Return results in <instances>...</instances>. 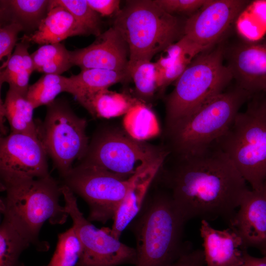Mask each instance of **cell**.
<instances>
[{
  "label": "cell",
  "mask_w": 266,
  "mask_h": 266,
  "mask_svg": "<svg viewBox=\"0 0 266 266\" xmlns=\"http://www.w3.org/2000/svg\"><path fill=\"white\" fill-rule=\"evenodd\" d=\"M169 155L173 161L168 166L163 163L155 180L185 221L221 218L229 223L248 188L227 155L216 142L194 153Z\"/></svg>",
  "instance_id": "6da1fadb"
},
{
  "label": "cell",
  "mask_w": 266,
  "mask_h": 266,
  "mask_svg": "<svg viewBox=\"0 0 266 266\" xmlns=\"http://www.w3.org/2000/svg\"><path fill=\"white\" fill-rule=\"evenodd\" d=\"M0 186L6 192L0 200L3 219L37 250L47 251L49 243L39 238L44 223L48 221L52 225L63 224L69 216L65 206L59 203L62 186L49 175L1 181Z\"/></svg>",
  "instance_id": "7a4b0ae2"
},
{
  "label": "cell",
  "mask_w": 266,
  "mask_h": 266,
  "mask_svg": "<svg viewBox=\"0 0 266 266\" xmlns=\"http://www.w3.org/2000/svg\"><path fill=\"white\" fill-rule=\"evenodd\" d=\"M185 220L169 194L159 190L148 194L129 226L136 241L135 266H168L183 253Z\"/></svg>",
  "instance_id": "3957f363"
},
{
  "label": "cell",
  "mask_w": 266,
  "mask_h": 266,
  "mask_svg": "<svg viewBox=\"0 0 266 266\" xmlns=\"http://www.w3.org/2000/svg\"><path fill=\"white\" fill-rule=\"evenodd\" d=\"M248 101L215 142L252 190L262 191L266 181V91Z\"/></svg>",
  "instance_id": "277c9868"
},
{
  "label": "cell",
  "mask_w": 266,
  "mask_h": 266,
  "mask_svg": "<svg viewBox=\"0 0 266 266\" xmlns=\"http://www.w3.org/2000/svg\"><path fill=\"white\" fill-rule=\"evenodd\" d=\"M210 49L195 57L175 81V87L166 100L165 133L224 92L233 79L224 64V47Z\"/></svg>",
  "instance_id": "5b68a950"
},
{
  "label": "cell",
  "mask_w": 266,
  "mask_h": 266,
  "mask_svg": "<svg viewBox=\"0 0 266 266\" xmlns=\"http://www.w3.org/2000/svg\"><path fill=\"white\" fill-rule=\"evenodd\" d=\"M184 25L154 0H134L127 1L115 15L113 27L127 44L129 66L138 62L151 61L155 55L184 34Z\"/></svg>",
  "instance_id": "8992f818"
},
{
  "label": "cell",
  "mask_w": 266,
  "mask_h": 266,
  "mask_svg": "<svg viewBox=\"0 0 266 266\" xmlns=\"http://www.w3.org/2000/svg\"><path fill=\"white\" fill-rule=\"evenodd\" d=\"M251 97L236 86L216 96L165 133L166 148L170 154L184 155L210 146L227 131L240 107Z\"/></svg>",
  "instance_id": "52a82bcc"
},
{
  "label": "cell",
  "mask_w": 266,
  "mask_h": 266,
  "mask_svg": "<svg viewBox=\"0 0 266 266\" xmlns=\"http://www.w3.org/2000/svg\"><path fill=\"white\" fill-rule=\"evenodd\" d=\"M169 152L131 136L123 128L106 125L95 133L81 164L93 166L128 179L160 160Z\"/></svg>",
  "instance_id": "ba28073f"
},
{
  "label": "cell",
  "mask_w": 266,
  "mask_h": 266,
  "mask_svg": "<svg viewBox=\"0 0 266 266\" xmlns=\"http://www.w3.org/2000/svg\"><path fill=\"white\" fill-rule=\"evenodd\" d=\"M46 106L44 121L38 123L39 137L55 168L64 177L73 168V162L81 160L87 151V123L65 100L56 99Z\"/></svg>",
  "instance_id": "9c48e42d"
},
{
  "label": "cell",
  "mask_w": 266,
  "mask_h": 266,
  "mask_svg": "<svg viewBox=\"0 0 266 266\" xmlns=\"http://www.w3.org/2000/svg\"><path fill=\"white\" fill-rule=\"evenodd\" d=\"M135 174L128 179L93 166L80 164L64 178V185L88 204V219L102 223L113 219L132 185Z\"/></svg>",
  "instance_id": "30bf717a"
},
{
  "label": "cell",
  "mask_w": 266,
  "mask_h": 266,
  "mask_svg": "<svg viewBox=\"0 0 266 266\" xmlns=\"http://www.w3.org/2000/svg\"><path fill=\"white\" fill-rule=\"evenodd\" d=\"M61 190L64 206L72 220V227L81 247L80 256L76 266L135 265V249L111 235L110 229H99L95 227L80 211L73 192L64 184L61 186Z\"/></svg>",
  "instance_id": "8fae6325"
},
{
  "label": "cell",
  "mask_w": 266,
  "mask_h": 266,
  "mask_svg": "<svg viewBox=\"0 0 266 266\" xmlns=\"http://www.w3.org/2000/svg\"><path fill=\"white\" fill-rule=\"evenodd\" d=\"M47 155L38 137L10 133L1 137V181L17 178H40L50 175Z\"/></svg>",
  "instance_id": "7c38bea8"
},
{
  "label": "cell",
  "mask_w": 266,
  "mask_h": 266,
  "mask_svg": "<svg viewBox=\"0 0 266 266\" xmlns=\"http://www.w3.org/2000/svg\"><path fill=\"white\" fill-rule=\"evenodd\" d=\"M249 3L243 0H207L184 22V35L208 50L220 39Z\"/></svg>",
  "instance_id": "4fadbf2b"
},
{
  "label": "cell",
  "mask_w": 266,
  "mask_h": 266,
  "mask_svg": "<svg viewBox=\"0 0 266 266\" xmlns=\"http://www.w3.org/2000/svg\"><path fill=\"white\" fill-rule=\"evenodd\" d=\"M224 57L236 86L252 97L266 91V37L225 49Z\"/></svg>",
  "instance_id": "5bb4252c"
},
{
  "label": "cell",
  "mask_w": 266,
  "mask_h": 266,
  "mask_svg": "<svg viewBox=\"0 0 266 266\" xmlns=\"http://www.w3.org/2000/svg\"><path fill=\"white\" fill-rule=\"evenodd\" d=\"M70 56L72 66L81 69L100 68L128 73V47L113 27L96 36L90 45L70 51Z\"/></svg>",
  "instance_id": "9a60e30c"
},
{
  "label": "cell",
  "mask_w": 266,
  "mask_h": 266,
  "mask_svg": "<svg viewBox=\"0 0 266 266\" xmlns=\"http://www.w3.org/2000/svg\"><path fill=\"white\" fill-rule=\"evenodd\" d=\"M229 224L240 237L244 248H256L266 256V195L263 190L248 189Z\"/></svg>",
  "instance_id": "2e32d148"
},
{
  "label": "cell",
  "mask_w": 266,
  "mask_h": 266,
  "mask_svg": "<svg viewBox=\"0 0 266 266\" xmlns=\"http://www.w3.org/2000/svg\"><path fill=\"white\" fill-rule=\"evenodd\" d=\"M206 266H241L244 259L243 242L232 228L219 230L202 220L200 228Z\"/></svg>",
  "instance_id": "e0dca14e"
},
{
  "label": "cell",
  "mask_w": 266,
  "mask_h": 266,
  "mask_svg": "<svg viewBox=\"0 0 266 266\" xmlns=\"http://www.w3.org/2000/svg\"><path fill=\"white\" fill-rule=\"evenodd\" d=\"M165 160H160L135 174L133 182L113 219L110 233L116 238L120 239L124 230L140 212Z\"/></svg>",
  "instance_id": "ac0fdd59"
},
{
  "label": "cell",
  "mask_w": 266,
  "mask_h": 266,
  "mask_svg": "<svg viewBox=\"0 0 266 266\" xmlns=\"http://www.w3.org/2000/svg\"><path fill=\"white\" fill-rule=\"evenodd\" d=\"M88 34L72 15L60 5H51L45 17L33 33L26 34L21 40L41 45L61 43L67 37Z\"/></svg>",
  "instance_id": "d6986e66"
},
{
  "label": "cell",
  "mask_w": 266,
  "mask_h": 266,
  "mask_svg": "<svg viewBox=\"0 0 266 266\" xmlns=\"http://www.w3.org/2000/svg\"><path fill=\"white\" fill-rule=\"evenodd\" d=\"M77 100L93 117L106 119L125 115L133 106L142 102L126 93L108 89L82 96Z\"/></svg>",
  "instance_id": "ffe728a7"
},
{
  "label": "cell",
  "mask_w": 266,
  "mask_h": 266,
  "mask_svg": "<svg viewBox=\"0 0 266 266\" xmlns=\"http://www.w3.org/2000/svg\"><path fill=\"white\" fill-rule=\"evenodd\" d=\"M2 25L15 22L24 31L37 30L50 8L48 0H4L0 1ZM35 30V31H36Z\"/></svg>",
  "instance_id": "44dd1931"
},
{
  "label": "cell",
  "mask_w": 266,
  "mask_h": 266,
  "mask_svg": "<svg viewBox=\"0 0 266 266\" xmlns=\"http://www.w3.org/2000/svg\"><path fill=\"white\" fill-rule=\"evenodd\" d=\"M34 109L26 97L9 88L0 105V115L7 119L11 133L39 138L38 123L33 117Z\"/></svg>",
  "instance_id": "7402d4cb"
},
{
  "label": "cell",
  "mask_w": 266,
  "mask_h": 266,
  "mask_svg": "<svg viewBox=\"0 0 266 266\" xmlns=\"http://www.w3.org/2000/svg\"><path fill=\"white\" fill-rule=\"evenodd\" d=\"M30 43L21 40L17 43L6 65L0 67V85L8 84L9 89L26 97L30 85V76L34 70L31 54Z\"/></svg>",
  "instance_id": "603a6c76"
},
{
  "label": "cell",
  "mask_w": 266,
  "mask_h": 266,
  "mask_svg": "<svg viewBox=\"0 0 266 266\" xmlns=\"http://www.w3.org/2000/svg\"><path fill=\"white\" fill-rule=\"evenodd\" d=\"M63 92L76 96L77 87L71 76L67 77L61 75L44 74L30 85L26 98L36 108L42 105L47 106Z\"/></svg>",
  "instance_id": "cb8c5ba5"
},
{
  "label": "cell",
  "mask_w": 266,
  "mask_h": 266,
  "mask_svg": "<svg viewBox=\"0 0 266 266\" xmlns=\"http://www.w3.org/2000/svg\"><path fill=\"white\" fill-rule=\"evenodd\" d=\"M123 126L131 136L140 141H145L160 133L155 113L143 102L135 105L125 115Z\"/></svg>",
  "instance_id": "d4e9b609"
},
{
  "label": "cell",
  "mask_w": 266,
  "mask_h": 266,
  "mask_svg": "<svg viewBox=\"0 0 266 266\" xmlns=\"http://www.w3.org/2000/svg\"><path fill=\"white\" fill-rule=\"evenodd\" d=\"M31 56L34 70L44 74L61 75L73 66L70 51L61 43L41 45Z\"/></svg>",
  "instance_id": "484cf974"
},
{
  "label": "cell",
  "mask_w": 266,
  "mask_h": 266,
  "mask_svg": "<svg viewBox=\"0 0 266 266\" xmlns=\"http://www.w3.org/2000/svg\"><path fill=\"white\" fill-rule=\"evenodd\" d=\"M71 76L77 86L76 100L82 96L108 89L115 84L125 82L131 78L127 72L100 68L81 69L77 75Z\"/></svg>",
  "instance_id": "4316f807"
},
{
  "label": "cell",
  "mask_w": 266,
  "mask_h": 266,
  "mask_svg": "<svg viewBox=\"0 0 266 266\" xmlns=\"http://www.w3.org/2000/svg\"><path fill=\"white\" fill-rule=\"evenodd\" d=\"M239 34L246 41L256 42L266 34V0L249 3L235 21Z\"/></svg>",
  "instance_id": "83f0119b"
},
{
  "label": "cell",
  "mask_w": 266,
  "mask_h": 266,
  "mask_svg": "<svg viewBox=\"0 0 266 266\" xmlns=\"http://www.w3.org/2000/svg\"><path fill=\"white\" fill-rule=\"evenodd\" d=\"M30 245L10 223L3 219L0 227V266H25L19 257Z\"/></svg>",
  "instance_id": "f1b7e54d"
},
{
  "label": "cell",
  "mask_w": 266,
  "mask_h": 266,
  "mask_svg": "<svg viewBox=\"0 0 266 266\" xmlns=\"http://www.w3.org/2000/svg\"><path fill=\"white\" fill-rule=\"evenodd\" d=\"M128 72L134 83L138 99L144 103L151 99L159 89L155 63L147 61L138 62L129 66Z\"/></svg>",
  "instance_id": "f546056e"
},
{
  "label": "cell",
  "mask_w": 266,
  "mask_h": 266,
  "mask_svg": "<svg viewBox=\"0 0 266 266\" xmlns=\"http://www.w3.org/2000/svg\"><path fill=\"white\" fill-rule=\"evenodd\" d=\"M51 5H60L68 10L86 30L88 34H101L100 15L94 10L86 0H50Z\"/></svg>",
  "instance_id": "4dcf8cb0"
},
{
  "label": "cell",
  "mask_w": 266,
  "mask_h": 266,
  "mask_svg": "<svg viewBox=\"0 0 266 266\" xmlns=\"http://www.w3.org/2000/svg\"><path fill=\"white\" fill-rule=\"evenodd\" d=\"M81 252V244L71 227L59 234L55 251L45 266H76Z\"/></svg>",
  "instance_id": "1f68e13d"
},
{
  "label": "cell",
  "mask_w": 266,
  "mask_h": 266,
  "mask_svg": "<svg viewBox=\"0 0 266 266\" xmlns=\"http://www.w3.org/2000/svg\"><path fill=\"white\" fill-rule=\"evenodd\" d=\"M207 50L185 35L163 51L160 58L155 62L158 70L166 69L184 57H196Z\"/></svg>",
  "instance_id": "d6a6232c"
},
{
  "label": "cell",
  "mask_w": 266,
  "mask_h": 266,
  "mask_svg": "<svg viewBox=\"0 0 266 266\" xmlns=\"http://www.w3.org/2000/svg\"><path fill=\"white\" fill-rule=\"evenodd\" d=\"M24 31L19 24L15 22L2 25L0 29V60L4 57L6 60L0 67L4 66L9 61L12 52L17 44L19 33Z\"/></svg>",
  "instance_id": "836d02e7"
},
{
  "label": "cell",
  "mask_w": 266,
  "mask_h": 266,
  "mask_svg": "<svg viewBox=\"0 0 266 266\" xmlns=\"http://www.w3.org/2000/svg\"><path fill=\"white\" fill-rule=\"evenodd\" d=\"M163 10L170 14L195 13L203 6L207 0H155Z\"/></svg>",
  "instance_id": "e575fe53"
},
{
  "label": "cell",
  "mask_w": 266,
  "mask_h": 266,
  "mask_svg": "<svg viewBox=\"0 0 266 266\" xmlns=\"http://www.w3.org/2000/svg\"><path fill=\"white\" fill-rule=\"evenodd\" d=\"M195 57L187 56L183 57L171 66L163 70H158L159 89L164 90L175 81L183 73Z\"/></svg>",
  "instance_id": "d590c367"
},
{
  "label": "cell",
  "mask_w": 266,
  "mask_h": 266,
  "mask_svg": "<svg viewBox=\"0 0 266 266\" xmlns=\"http://www.w3.org/2000/svg\"><path fill=\"white\" fill-rule=\"evenodd\" d=\"M168 266H206L203 250H187Z\"/></svg>",
  "instance_id": "8d00e7d4"
},
{
  "label": "cell",
  "mask_w": 266,
  "mask_h": 266,
  "mask_svg": "<svg viewBox=\"0 0 266 266\" xmlns=\"http://www.w3.org/2000/svg\"><path fill=\"white\" fill-rule=\"evenodd\" d=\"M89 5L102 16L115 15L120 11L119 0H86Z\"/></svg>",
  "instance_id": "74e56055"
},
{
  "label": "cell",
  "mask_w": 266,
  "mask_h": 266,
  "mask_svg": "<svg viewBox=\"0 0 266 266\" xmlns=\"http://www.w3.org/2000/svg\"><path fill=\"white\" fill-rule=\"evenodd\" d=\"M243 255L245 266H266V256L255 257L250 255L247 249H243Z\"/></svg>",
  "instance_id": "f35d334b"
},
{
  "label": "cell",
  "mask_w": 266,
  "mask_h": 266,
  "mask_svg": "<svg viewBox=\"0 0 266 266\" xmlns=\"http://www.w3.org/2000/svg\"><path fill=\"white\" fill-rule=\"evenodd\" d=\"M263 191H264V193L266 194V181L265 183V184H264V188H263Z\"/></svg>",
  "instance_id": "ab89813d"
},
{
  "label": "cell",
  "mask_w": 266,
  "mask_h": 266,
  "mask_svg": "<svg viewBox=\"0 0 266 266\" xmlns=\"http://www.w3.org/2000/svg\"><path fill=\"white\" fill-rule=\"evenodd\" d=\"M241 266H245L243 264L242 265H241Z\"/></svg>",
  "instance_id": "60d3db41"
}]
</instances>
